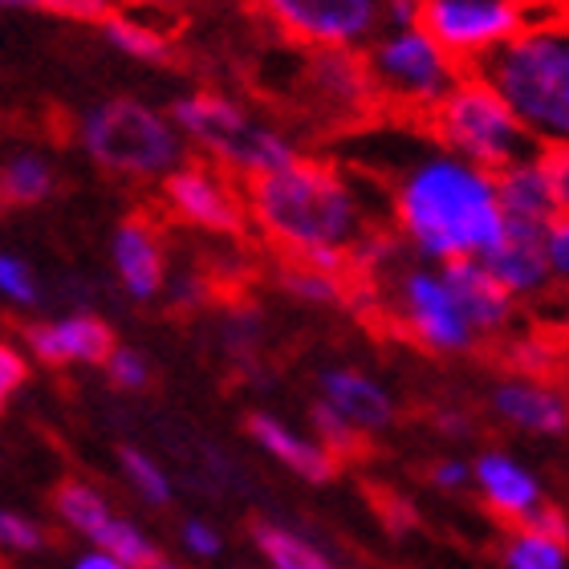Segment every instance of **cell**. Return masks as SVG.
Returning <instances> with one entry per match:
<instances>
[{"instance_id":"1","label":"cell","mask_w":569,"mask_h":569,"mask_svg":"<svg viewBox=\"0 0 569 569\" xmlns=\"http://www.w3.org/2000/svg\"><path fill=\"white\" fill-rule=\"evenodd\" d=\"M387 203L399 240L423 264L485 257L505 237L497 176L443 151L436 139L395 171Z\"/></svg>"},{"instance_id":"2","label":"cell","mask_w":569,"mask_h":569,"mask_svg":"<svg viewBox=\"0 0 569 569\" xmlns=\"http://www.w3.org/2000/svg\"><path fill=\"white\" fill-rule=\"evenodd\" d=\"M244 200L252 228L289 261H306L318 252L350 257V249L375 228L362 183L338 163L309 154L273 176L252 179Z\"/></svg>"},{"instance_id":"3","label":"cell","mask_w":569,"mask_h":569,"mask_svg":"<svg viewBox=\"0 0 569 569\" xmlns=\"http://www.w3.org/2000/svg\"><path fill=\"white\" fill-rule=\"evenodd\" d=\"M476 73L509 102L537 151H569V17L529 21Z\"/></svg>"},{"instance_id":"4","label":"cell","mask_w":569,"mask_h":569,"mask_svg":"<svg viewBox=\"0 0 569 569\" xmlns=\"http://www.w3.org/2000/svg\"><path fill=\"white\" fill-rule=\"evenodd\" d=\"M73 139L98 171L131 183H163L188 163V139L179 134L167 110L139 98H102L78 114Z\"/></svg>"},{"instance_id":"5","label":"cell","mask_w":569,"mask_h":569,"mask_svg":"<svg viewBox=\"0 0 569 569\" xmlns=\"http://www.w3.org/2000/svg\"><path fill=\"white\" fill-rule=\"evenodd\" d=\"M167 114L179 127V134L188 139L191 151L208 154V163H216L228 176H244L249 183L301 159L297 142L281 127L264 122L240 98L220 94V90L179 94L167 107Z\"/></svg>"},{"instance_id":"6","label":"cell","mask_w":569,"mask_h":569,"mask_svg":"<svg viewBox=\"0 0 569 569\" xmlns=\"http://www.w3.org/2000/svg\"><path fill=\"white\" fill-rule=\"evenodd\" d=\"M427 134L443 151L460 154L492 176L537 154V142L529 139L521 119L480 73H463V82L427 114Z\"/></svg>"},{"instance_id":"7","label":"cell","mask_w":569,"mask_h":569,"mask_svg":"<svg viewBox=\"0 0 569 569\" xmlns=\"http://www.w3.org/2000/svg\"><path fill=\"white\" fill-rule=\"evenodd\" d=\"M362 61H367L379 102L403 110V114H419V119H427L463 82L460 61L451 58L423 24L419 29H382L362 49Z\"/></svg>"},{"instance_id":"8","label":"cell","mask_w":569,"mask_h":569,"mask_svg":"<svg viewBox=\"0 0 569 569\" xmlns=\"http://www.w3.org/2000/svg\"><path fill=\"white\" fill-rule=\"evenodd\" d=\"M395 309L403 330L431 355H463L480 342L476 326L463 313L443 264H411L395 273Z\"/></svg>"},{"instance_id":"9","label":"cell","mask_w":569,"mask_h":569,"mask_svg":"<svg viewBox=\"0 0 569 569\" xmlns=\"http://www.w3.org/2000/svg\"><path fill=\"white\" fill-rule=\"evenodd\" d=\"M284 41L301 49H367L382 33V0H261Z\"/></svg>"},{"instance_id":"10","label":"cell","mask_w":569,"mask_h":569,"mask_svg":"<svg viewBox=\"0 0 569 569\" xmlns=\"http://www.w3.org/2000/svg\"><path fill=\"white\" fill-rule=\"evenodd\" d=\"M525 17L521 0H427L423 4V29L448 49L456 61H480L509 46L521 33Z\"/></svg>"},{"instance_id":"11","label":"cell","mask_w":569,"mask_h":569,"mask_svg":"<svg viewBox=\"0 0 569 569\" xmlns=\"http://www.w3.org/2000/svg\"><path fill=\"white\" fill-rule=\"evenodd\" d=\"M159 196L176 220L212 237H237L249 220V200L216 163H183L159 183Z\"/></svg>"},{"instance_id":"12","label":"cell","mask_w":569,"mask_h":569,"mask_svg":"<svg viewBox=\"0 0 569 569\" xmlns=\"http://www.w3.org/2000/svg\"><path fill=\"white\" fill-rule=\"evenodd\" d=\"M24 350L41 367H107L114 355V330L94 309H66L58 318L29 321L24 326Z\"/></svg>"},{"instance_id":"13","label":"cell","mask_w":569,"mask_h":569,"mask_svg":"<svg viewBox=\"0 0 569 569\" xmlns=\"http://www.w3.org/2000/svg\"><path fill=\"white\" fill-rule=\"evenodd\" d=\"M301 86L309 102L330 119H358L370 102H379L367 61L355 49H313L301 70Z\"/></svg>"},{"instance_id":"14","label":"cell","mask_w":569,"mask_h":569,"mask_svg":"<svg viewBox=\"0 0 569 569\" xmlns=\"http://www.w3.org/2000/svg\"><path fill=\"white\" fill-rule=\"evenodd\" d=\"M110 269L114 281L131 301L147 306L167 289V261H163V240L154 232L147 216H127L119 228L110 232Z\"/></svg>"},{"instance_id":"15","label":"cell","mask_w":569,"mask_h":569,"mask_svg":"<svg viewBox=\"0 0 569 569\" xmlns=\"http://www.w3.org/2000/svg\"><path fill=\"white\" fill-rule=\"evenodd\" d=\"M480 261L492 269V277H497L517 301H521V297L546 293L549 284H553V277H549V257H546V228L505 220V237H500Z\"/></svg>"},{"instance_id":"16","label":"cell","mask_w":569,"mask_h":569,"mask_svg":"<svg viewBox=\"0 0 569 569\" xmlns=\"http://www.w3.org/2000/svg\"><path fill=\"white\" fill-rule=\"evenodd\" d=\"M488 403L497 419H505L517 431H529V436L553 439L569 431V399L541 379H521V375L500 379L488 395Z\"/></svg>"},{"instance_id":"17","label":"cell","mask_w":569,"mask_h":569,"mask_svg":"<svg viewBox=\"0 0 569 569\" xmlns=\"http://www.w3.org/2000/svg\"><path fill=\"white\" fill-rule=\"evenodd\" d=\"M476 468V492L488 509L505 517V521L521 525L533 509H541V480H537L533 468H525L517 456L509 451H480L472 460Z\"/></svg>"},{"instance_id":"18","label":"cell","mask_w":569,"mask_h":569,"mask_svg":"<svg viewBox=\"0 0 569 569\" xmlns=\"http://www.w3.org/2000/svg\"><path fill=\"white\" fill-rule=\"evenodd\" d=\"M318 399L346 416L362 436H379L395 423V399L379 379L355 367H326L318 375Z\"/></svg>"},{"instance_id":"19","label":"cell","mask_w":569,"mask_h":569,"mask_svg":"<svg viewBox=\"0 0 569 569\" xmlns=\"http://www.w3.org/2000/svg\"><path fill=\"white\" fill-rule=\"evenodd\" d=\"M244 427H249V439L264 456H273L281 468L301 476L306 485H326V480H333V472H338V456H330L313 436H301L297 427L269 416V411H252Z\"/></svg>"},{"instance_id":"20","label":"cell","mask_w":569,"mask_h":569,"mask_svg":"<svg viewBox=\"0 0 569 569\" xmlns=\"http://www.w3.org/2000/svg\"><path fill=\"white\" fill-rule=\"evenodd\" d=\"M443 273H448L451 289H456L463 313H468V321L476 326L480 338H492V333L509 330V321L517 318V297L492 277V269H488L480 257L443 264Z\"/></svg>"},{"instance_id":"21","label":"cell","mask_w":569,"mask_h":569,"mask_svg":"<svg viewBox=\"0 0 569 569\" xmlns=\"http://www.w3.org/2000/svg\"><path fill=\"white\" fill-rule=\"evenodd\" d=\"M497 191L505 220H512V224L549 228L561 216L558 196H553V179H549L546 154L541 151L521 159V163L505 167L497 176Z\"/></svg>"},{"instance_id":"22","label":"cell","mask_w":569,"mask_h":569,"mask_svg":"<svg viewBox=\"0 0 569 569\" xmlns=\"http://www.w3.org/2000/svg\"><path fill=\"white\" fill-rule=\"evenodd\" d=\"M98 33L110 49H119L122 58L142 61V66H167L171 61V37L151 12H131V9H114L107 21L98 24Z\"/></svg>"},{"instance_id":"23","label":"cell","mask_w":569,"mask_h":569,"mask_svg":"<svg viewBox=\"0 0 569 569\" xmlns=\"http://www.w3.org/2000/svg\"><path fill=\"white\" fill-rule=\"evenodd\" d=\"M58 188V171L46 151L33 147H12L0 163V200L9 208H37Z\"/></svg>"},{"instance_id":"24","label":"cell","mask_w":569,"mask_h":569,"mask_svg":"<svg viewBox=\"0 0 569 569\" xmlns=\"http://www.w3.org/2000/svg\"><path fill=\"white\" fill-rule=\"evenodd\" d=\"M53 517H58L70 533L86 537L90 546H98V537L107 533V525L119 517V512L110 509V500L98 492L94 485H86V480H61L53 488Z\"/></svg>"},{"instance_id":"25","label":"cell","mask_w":569,"mask_h":569,"mask_svg":"<svg viewBox=\"0 0 569 569\" xmlns=\"http://www.w3.org/2000/svg\"><path fill=\"white\" fill-rule=\"evenodd\" d=\"M252 546L269 569H338L318 541H309L306 533H297L289 525L257 521L252 525Z\"/></svg>"},{"instance_id":"26","label":"cell","mask_w":569,"mask_h":569,"mask_svg":"<svg viewBox=\"0 0 569 569\" xmlns=\"http://www.w3.org/2000/svg\"><path fill=\"white\" fill-rule=\"evenodd\" d=\"M500 566L505 569H569V546L517 525V533L505 541Z\"/></svg>"},{"instance_id":"27","label":"cell","mask_w":569,"mask_h":569,"mask_svg":"<svg viewBox=\"0 0 569 569\" xmlns=\"http://www.w3.org/2000/svg\"><path fill=\"white\" fill-rule=\"evenodd\" d=\"M281 289L293 301H306V306H338L350 284H346V273H326L313 264L289 261L281 269Z\"/></svg>"},{"instance_id":"28","label":"cell","mask_w":569,"mask_h":569,"mask_svg":"<svg viewBox=\"0 0 569 569\" xmlns=\"http://www.w3.org/2000/svg\"><path fill=\"white\" fill-rule=\"evenodd\" d=\"M119 468L127 476V485L134 488V497H142L154 509L171 505V476L163 472V463L154 456H147L142 448H119Z\"/></svg>"},{"instance_id":"29","label":"cell","mask_w":569,"mask_h":569,"mask_svg":"<svg viewBox=\"0 0 569 569\" xmlns=\"http://www.w3.org/2000/svg\"><path fill=\"white\" fill-rule=\"evenodd\" d=\"M94 549H107V553H114V558L127 561L131 569H154L159 561H163L159 546H154L151 537L142 533L139 525L127 521V517H114V521L107 525V533L98 537Z\"/></svg>"},{"instance_id":"30","label":"cell","mask_w":569,"mask_h":569,"mask_svg":"<svg viewBox=\"0 0 569 569\" xmlns=\"http://www.w3.org/2000/svg\"><path fill=\"white\" fill-rule=\"evenodd\" d=\"M309 427H313V439H318L330 456H338V460L355 456V451L362 448V439H367L350 419L338 416L326 399H313V407H309Z\"/></svg>"},{"instance_id":"31","label":"cell","mask_w":569,"mask_h":569,"mask_svg":"<svg viewBox=\"0 0 569 569\" xmlns=\"http://www.w3.org/2000/svg\"><path fill=\"white\" fill-rule=\"evenodd\" d=\"M505 362H509L512 375H521V379L546 382L549 375L561 367V350H558V342H549L546 333H525V338L509 342Z\"/></svg>"},{"instance_id":"32","label":"cell","mask_w":569,"mask_h":569,"mask_svg":"<svg viewBox=\"0 0 569 569\" xmlns=\"http://www.w3.org/2000/svg\"><path fill=\"white\" fill-rule=\"evenodd\" d=\"M395 257H399V232H387V228H370L367 237L350 249V273L358 277H379L387 269H395Z\"/></svg>"},{"instance_id":"33","label":"cell","mask_w":569,"mask_h":569,"mask_svg":"<svg viewBox=\"0 0 569 569\" xmlns=\"http://www.w3.org/2000/svg\"><path fill=\"white\" fill-rule=\"evenodd\" d=\"M0 297L12 309H33L41 301V281H37L33 264L17 252H0Z\"/></svg>"},{"instance_id":"34","label":"cell","mask_w":569,"mask_h":569,"mask_svg":"<svg viewBox=\"0 0 569 569\" xmlns=\"http://www.w3.org/2000/svg\"><path fill=\"white\" fill-rule=\"evenodd\" d=\"M216 333H220V346H224L228 355L249 358L264 338V321L252 306H240V309H228Z\"/></svg>"},{"instance_id":"35","label":"cell","mask_w":569,"mask_h":569,"mask_svg":"<svg viewBox=\"0 0 569 569\" xmlns=\"http://www.w3.org/2000/svg\"><path fill=\"white\" fill-rule=\"evenodd\" d=\"M9 12H58L66 21L102 24L114 12V0H0Z\"/></svg>"},{"instance_id":"36","label":"cell","mask_w":569,"mask_h":569,"mask_svg":"<svg viewBox=\"0 0 569 569\" xmlns=\"http://www.w3.org/2000/svg\"><path fill=\"white\" fill-rule=\"evenodd\" d=\"M0 546L9 549V553H21V558L41 553L46 549V525L33 521L21 509H4L0 512Z\"/></svg>"},{"instance_id":"37","label":"cell","mask_w":569,"mask_h":569,"mask_svg":"<svg viewBox=\"0 0 569 569\" xmlns=\"http://www.w3.org/2000/svg\"><path fill=\"white\" fill-rule=\"evenodd\" d=\"M107 379L119 387V391H142L147 382H151V362L131 350V346H114V355L107 358Z\"/></svg>"},{"instance_id":"38","label":"cell","mask_w":569,"mask_h":569,"mask_svg":"<svg viewBox=\"0 0 569 569\" xmlns=\"http://www.w3.org/2000/svg\"><path fill=\"white\" fill-rule=\"evenodd\" d=\"M208 289H212V281H208V277L196 273V269H183V273H176L171 281H167L163 301L171 309H183V313H191V309L208 306Z\"/></svg>"},{"instance_id":"39","label":"cell","mask_w":569,"mask_h":569,"mask_svg":"<svg viewBox=\"0 0 569 569\" xmlns=\"http://www.w3.org/2000/svg\"><path fill=\"white\" fill-rule=\"evenodd\" d=\"M179 546H183V553H188V558L212 561V558H220L224 541H220V533H216V525L200 521V517H191V521L179 525Z\"/></svg>"},{"instance_id":"40","label":"cell","mask_w":569,"mask_h":569,"mask_svg":"<svg viewBox=\"0 0 569 569\" xmlns=\"http://www.w3.org/2000/svg\"><path fill=\"white\" fill-rule=\"evenodd\" d=\"M546 257H549V277L569 293V216H558L546 228Z\"/></svg>"},{"instance_id":"41","label":"cell","mask_w":569,"mask_h":569,"mask_svg":"<svg viewBox=\"0 0 569 569\" xmlns=\"http://www.w3.org/2000/svg\"><path fill=\"white\" fill-rule=\"evenodd\" d=\"M29 379V350L17 342L0 346V399H12Z\"/></svg>"},{"instance_id":"42","label":"cell","mask_w":569,"mask_h":569,"mask_svg":"<svg viewBox=\"0 0 569 569\" xmlns=\"http://www.w3.org/2000/svg\"><path fill=\"white\" fill-rule=\"evenodd\" d=\"M431 485H436L439 492H463V488L476 485V468L468 460L443 456V460L431 463Z\"/></svg>"},{"instance_id":"43","label":"cell","mask_w":569,"mask_h":569,"mask_svg":"<svg viewBox=\"0 0 569 569\" xmlns=\"http://www.w3.org/2000/svg\"><path fill=\"white\" fill-rule=\"evenodd\" d=\"M427 0H382V29H419Z\"/></svg>"},{"instance_id":"44","label":"cell","mask_w":569,"mask_h":569,"mask_svg":"<svg viewBox=\"0 0 569 569\" xmlns=\"http://www.w3.org/2000/svg\"><path fill=\"white\" fill-rule=\"evenodd\" d=\"M521 525H525V529H533V533H546V537H553V541H566V546H569V521H566V512L553 509V505H541V509H533Z\"/></svg>"},{"instance_id":"45","label":"cell","mask_w":569,"mask_h":569,"mask_svg":"<svg viewBox=\"0 0 569 569\" xmlns=\"http://www.w3.org/2000/svg\"><path fill=\"white\" fill-rule=\"evenodd\" d=\"M546 154L549 179H553V196H558L561 216H569V151H541Z\"/></svg>"},{"instance_id":"46","label":"cell","mask_w":569,"mask_h":569,"mask_svg":"<svg viewBox=\"0 0 569 569\" xmlns=\"http://www.w3.org/2000/svg\"><path fill=\"white\" fill-rule=\"evenodd\" d=\"M70 569H131V566H127V561H119L114 553H107V549L90 546L86 553H78V558H73Z\"/></svg>"},{"instance_id":"47","label":"cell","mask_w":569,"mask_h":569,"mask_svg":"<svg viewBox=\"0 0 569 569\" xmlns=\"http://www.w3.org/2000/svg\"><path fill=\"white\" fill-rule=\"evenodd\" d=\"M183 0H114V9H131V12H176Z\"/></svg>"},{"instance_id":"48","label":"cell","mask_w":569,"mask_h":569,"mask_svg":"<svg viewBox=\"0 0 569 569\" xmlns=\"http://www.w3.org/2000/svg\"><path fill=\"white\" fill-rule=\"evenodd\" d=\"M436 427L443 431V436H468V416H460V411H439L436 416Z\"/></svg>"},{"instance_id":"49","label":"cell","mask_w":569,"mask_h":569,"mask_svg":"<svg viewBox=\"0 0 569 569\" xmlns=\"http://www.w3.org/2000/svg\"><path fill=\"white\" fill-rule=\"evenodd\" d=\"M154 569H183V566H176V561H167V558H163V561H159V566H154Z\"/></svg>"}]
</instances>
